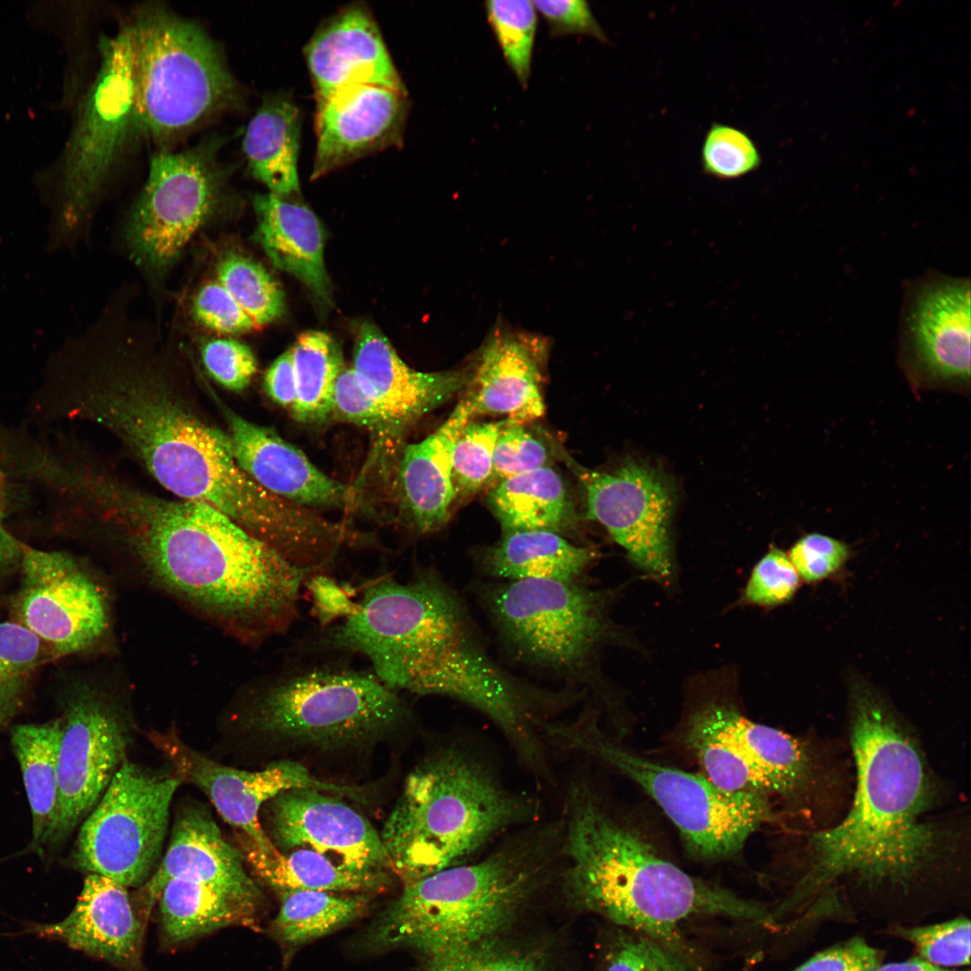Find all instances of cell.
Wrapping results in <instances>:
<instances>
[{"label": "cell", "mask_w": 971, "mask_h": 971, "mask_svg": "<svg viewBox=\"0 0 971 971\" xmlns=\"http://www.w3.org/2000/svg\"><path fill=\"white\" fill-rule=\"evenodd\" d=\"M61 354L73 374L74 414L104 428L162 487L213 506L270 546L292 534L298 507L239 468L172 345L107 309Z\"/></svg>", "instance_id": "cell-1"}, {"label": "cell", "mask_w": 971, "mask_h": 971, "mask_svg": "<svg viewBox=\"0 0 971 971\" xmlns=\"http://www.w3.org/2000/svg\"><path fill=\"white\" fill-rule=\"evenodd\" d=\"M91 510L158 583L245 641L259 645L298 619L309 575L213 506L157 495L110 468Z\"/></svg>", "instance_id": "cell-2"}, {"label": "cell", "mask_w": 971, "mask_h": 971, "mask_svg": "<svg viewBox=\"0 0 971 971\" xmlns=\"http://www.w3.org/2000/svg\"><path fill=\"white\" fill-rule=\"evenodd\" d=\"M851 744L857 781L851 806L835 826L809 839V859L792 892L777 908L797 919L821 896L835 900L851 880L899 904L926 885L944 849V835L924 818L933 783L918 742L883 700L854 691Z\"/></svg>", "instance_id": "cell-3"}, {"label": "cell", "mask_w": 971, "mask_h": 971, "mask_svg": "<svg viewBox=\"0 0 971 971\" xmlns=\"http://www.w3.org/2000/svg\"><path fill=\"white\" fill-rule=\"evenodd\" d=\"M562 853L567 891L577 904L690 963L680 932L684 921L725 917L768 925L766 906L688 874L581 787L567 801Z\"/></svg>", "instance_id": "cell-4"}, {"label": "cell", "mask_w": 971, "mask_h": 971, "mask_svg": "<svg viewBox=\"0 0 971 971\" xmlns=\"http://www.w3.org/2000/svg\"><path fill=\"white\" fill-rule=\"evenodd\" d=\"M562 825L537 828L478 861L404 884L361 943L367 949L407 948L427 957L496 939L562 855Z\"/></svg>", "instance_id": "cell-5"}, {"label": "cell", "mask_w": 971, "mask_h": 971, "mask_svg": "<svg viewBox=\"0 0 971 971\" xmlns=\"http://www.w3.org/2000/svg\"><path fill=\"white\" fill-rule=\"evenodd\" d=\"M534 810L478 758L449 748L409 773L380 837L390 869L406 884L466 863Z\"/></svg>", "instance_id": "cell-6"}, {"label": "cell", "mask_w": 971, "mask_h": 971, "mask_svg": "<svg viewBox=\"0 0 971 971\" xmlns=\"http://www.w3.org/2000/svg\"><path fill=\"white\" fill-rule=\"evenodd\" d=\"M300 655L251 689L236 718L245 733L341 747L377 741L411 719L400 691L370 668L343 655Z\"/></svg>", "instance_id": "cell-7"}, {"label": "cell", "mask_w": 971, "mask_h": 971, "mask_svg": "<svg viewBox=\"0 0 971 971\" xmlns=\"http://www.w3.org/2000/svg\"><path fill=\"white\" fill-rule=\"evenodd\" d=\"M474 620L459 592L435 568L406 582L384 575L368 583L355 611L321 629L303 653L359 655L401 691Z\"/></svg>", "instance_id": "cell-8"}, {"label": "cell", "mask_w": 971, "mask_h": 971, "mask_svg": "<svg viewBox=\"0 0 971 971\" xmlns=\"http://www.w3.org/2000/svg\"><path fill=\"white\" fill-rule=\"evenodd\" d=\"M471 591L503 652L517 664L585 694L610 636L607 596L585 583L475 581Z\"/></svg>", "instance_id": "cell-9"}, {"label": "cell", "mask_w": 971, "mask_h": 971, "mask_svg": "<svg viewBox=\"0 0 971 971\" xmlns=\"http://www.w3.org/2000/svg\"><path fill=\"white\" fill-rule=\"evenodd\" d=\"M552 741L612 766L637 784L677 828L690 853L719 860L773 818L769 797L725 790L703 774L652 762L610 741L591 710L550 728Z\"/></svg>", "instance_id": "cell-10"}, {"label": "cell", "mask_w": 971, "mask_h": 971, "mask_svg": "<svg viewBox=\"0 0 971 971\" xmlns=\"http://www.w3.org/2000/svg\"><path fill=\"white\" fill-rule=\"evenodd\" d=\"M141 134L165 141L237 102V85L212 39L159 5L129 23Z\"/></svg>", "instance_id": "cell-11"}, {"label": "cell", "mask_w": 971, "mask_h": 971, "mask_svg": "<svg viewBox=\"0 0 971 971\" xmlns=\"http://www.w3.org/2000/svg\"><path fill=\"white\" fill-rule=\"evenodd\" d=\"M96 76L79 108L61 166L49 245H72L85 232L118 162L141 133L129 24L100 41Z\"/></svg>", "instance_id": "cell-12"}, {"label": "cell", "mask_w": 971, "mask_h": 971, "mask_svg": "<svg viewBox=\"0 0 971 971\" xmlns=\"http://www.w3.org/2000/svg\"><path fill=\"white\" fill-rule=\"evenodd\" d=\"M181 784L173 772L127 760L82 822L72 863L126 887L144 884L161 857Z\"/></svg>", "instance_id": "cell-13"}, {"label": "cell", "mask_w": 971, "mask_h": 971, "mask_svg": "<svg viewBox=\"0 0 971 971\" xmlns=\"http://www.w3.org/2000/svg\"><path fill=\"white\" fill-rule=\"evenodd\" d=\"M685 741L717 787L731 792L804 801L816 784V766L805 742L753 722L733 706L710 703L690 717Z\"/></svg>", "instance_id": "cell-14"}, {"label": "cell", "mask_w": 971, "mask_h": 971, "mask_svg": "<svg viewBox=\"0 0 971 971\" xmlns=\"http://www.w3.org/2000/svg\"><path fill=\"white\" fill-rule=\"evenodd\" d=\"M215 143L159 151L129 213L126 241L132 259L164 274L225 202L227 172Z\"/></svg>", "instance_id": "cell-15"}, {"label": "cell", "mask_w": 971, "mask_h": 971, "mask_svg": "<svg viewBox=\"0 0 971 971\" xmlns=\"http://www.w3.org/2000/svg\"><path fill=\"white\" fill-rule=\"evenodd\" d=\"M563 455L583 487L587 518L601 523L641 569L655 577L669 576L675 494L663 470L629 458L613 471H599Z\"/></svg>", "instance_id": "cell-16"}, {"label": "cell", "mask_w": 971, "mask_h": 971, "mask_svg": "<svg viewBox=\"0 0 971 971\" xmlns=\"http://www.w3.org/2000/svg\"><path fill=\"white\" fill-rule=\"evenodd\" d=\"M62 718L54 845L66 840L98 803L128 760L133 739V725L127 711L94 690H82L70 699Z\"/></svg>", "instance_id": "cell-17"}, {"label": "cell", "mask_w": 971, "mask_h": 971, "mask_svg": "<svg viewBox=\"0 0 971 971\" xmlns=\"http://www.w3.org/2000/svg\"><path fill=\"white\" fill-rule=\"evenodd\" d=\"M20 561L17 622L58 655L81 652L101 639L109 623L104 595L70 556L22 545Z\"/></svg>", "instance_id": "cell-18"}, {"label": "cell", "mask_w": 971, "mask_h": 971, "mask_svg": "<svg viewBox=\"0 0 971 971\" xmlns=\"http://www.w3.org/2000/svg\"><path fill=\"white\" fill-rule=\"evenodd\" d=\"M147 737L182 783L197 787L228 824L263 850L276 847L265 833L259 813L278 795L291 789L312 788L361 798L353 788L321 781L292 761L272 762L261 771H250L212 760L188 745L174 729L152 730Z\"/></svg>", "instance_id": "cell-19"}, {"label": "cell", "mask_w": 971, "mask_h": 971, "mask_svg": "<svg viewBox=\"0 0 971 971\" xmlns=\"http://www.w3.org/2000/svg\"><path fill=\"white\" fill-rule=\"evenodd\" d=\"M900 312L901 359L929 381L970 379V281L935 271L908 281Z\"/></svg>", "instance_id": "cell-20"}, {"label": "cell", "mask_w": 971, "mask_h": 971, "mask_svg": "<svg viewBox=\"0 0 971 971\" xmlns=\"http://www.w3.org/2000/svg\"><path fill=\"white\" fill-rule=\"evenodd\" d=\"M267 836L281 852L309 849L350 869L383 871L390 860L380 835L353 808L312 788L285 791L263 807Z\"/></svg>", "instance_id": "cell-21"}, {"label": "cell", "mask_w": 971, "mask_h": 971, "mask_svg": "<svg viewBox=\"0 0 971 971\" xmlns=\"http://www.w3.org/2000/svg\"><path fill=\"white\" fill-rule=\"evenodd\" d=\"M407 92L357 85L316 103L311 179L403 143Z\"/></svg>", "instance_id": "cell-22"}, {"label": "cell", "mask_w": 971, "mask_h": 971, "mask_svg": "<svg viewBox=\"0 0 971 971\" xmlns=\"http://www.w3.org/2000/svg\"><path fill=\"white\" fill-rule=\"evenodd\" d=\"M316 103L348 87L407 92L370 10L353 3L326 19L304 49Z\"/></svg>", "instance_id": "cell-23"}, {"label": "cell", "mask_w": 971, "mask_h": 971, "mask_svg": "<svg viewBox=\"0 0 971 971\" xmlns=\"http://www.w3.org/2000/svg\"><path fill=\"white\" fill-rule=\"evenodd\" d=\"M239 468L271 494L302 507L348 508L354 494L319 470L305 453L272 428L254 423L227 406L214 392Z\"/></svg>", "instance_id": "cell-24"}, {"label": "cell", "mask_w": 971, "mask_h": 971, "mask_svg": "<svg viewBox=\"0 0 971 971\" xmlns=\"http://www.w3.org/2000/svg\"><path fill=\"white\" fill-rule=\"evenodd\" d=\"M244 861L239 849L225 840L207 806L199 803L183 806L160 864L141 887L144 913L148 914L171 879L210 885L259 906L261 892Z\"/></svg>", "instance_id": "cell-25"}, {"label": "cell", "mask_w": 971, "mask_h": 971, "mask_svg": "<svg viewBox=\"0 0 971 971\" xmlns=\"http://www.w3.org/2000/svg\"><path fill=\"white\" fill-rule=\"evenodd\" d=\"M352 369L396 435L467 388L471 378L470 368L435 372L412 369L383 333L369 323L359 329Z\"/></svg>", "instance_id": "cell-26"}, {"label": "cell", "mask_w": 971, "mask_h": 971, "mask_svg": "<svg viewBox=\"0 0 971 971\" xmlns=\"http://www.w3.org/2000/svg\"><path fill=\"white\" fill-rule=\"evenodd\" d=\"M546 340L495 328L477 353L468 385L473 416L503 415L526 423L545 412L542 395Z\"/></svg>", "instance_id": "cell-27"}, {"label": "cell", "mask_w": 971, "mask_h": 971, "mask_svg": "<svg viewBox=\"0 0 971 971\" xmlns=\"http://www.w3.org/2000/svg\"><path fill=\"white\" fill-rule=\"evenodd\" d=\"M284 308L278 282L262 264L237 252L218 259L191 305L200 325L225 337L261 328L278 319Z\"/></svg>", "instance_id": "cell-28"}, {"label": "cell", "mask_w": 971, "mask_h": 971, "mask_svg": "<svg viewBox=\"0 0 971 971\" xmlns=\"http://www.w3.org/2000/svg\"><path fill=\"white\" fill-rule=\"evenodd\" d=\"M37 931L122 968L140 964L143 928L128 887L98 874L86 875L67 917Z\"/></svg>", "instance_id": "cell-29"}, {"label": "cell", "mask_w": 971, "mask_h": 971, "mask_svg": "<svg viewBox=\"0 0 971 971\" xmlns=\"http://www.w3.org/2000/svg\"><path fill=\"white\" fill-rule=\"evenodd\" d=\"M472 418V405L466 396L433 432L403 450L396 477L398 498L406 523L417 533L434 532L450 519L455 501L452 452L462 428Z\"/></svg>", "instance_id": "cell-30"}, {"label": "cell", "mask_w": 971, "mask_h": 971, "mask_svg": "<svg viewBox=\"0 0 971 971\" xmlns=\"http://www.w3.org/2000/svg\"><path fill=\"white\" fill-rule=\"evenodd\" d=\"M256 239L271 262L304 283L321 301L329 302L325 236L316 214L295 195L257 194Z\"/></svg>", "instance_id": "cell-31"}, {"label": "cell", "mask_w": 971, "mask_h": 971, "mask_svg": "<svg viewBox=\"0 0 971 971\" xmlns=\"http://www.w3.org/2000/svg\"><path fill=\"white\" fill-rule=\"evenodd\" d=\"M596 551L548 530L505 533L474 557L477 571L492 581L551 580L584 583Z\"/></svg>", "instance_id": "cell-32"}, {"label": "cell", "mask_w": 971, "mask_h": 971, "mask_svg": "<svg viewBox=\"0 0 971 971\" xmlns=\"http://www.w3.org/2000/svg\"><path fill=\"white\" fill-rule=\"evenodd\" d=\"M236 838L244 860L278 895L297 890L366 893L380 891L388 885L384 871L352 870L309 849L290 853L277 848L263 850L240 832Z\"/></svg>", "instance_id": "cell-33"}, {"label": "cell", "mask_w": 971, "mask_h": 971, "mask_svg": "<svg viewBox=\"0 0 971 971\" xmlns=\"http://www.w3.org/2000/svg\"><path fill=\"white\" fill-rule=\"evenodd\" d=\"M301 117L285 94L268 95L249 120L242 149L252 175L280 196L299 192L298 158Z\"/></svg>", "instance_id": "cell-34"}, {"label": "cell", "mask_w": 971, "mask_h": 971, "mask_svg": "<svg viewBox=\"0 0 971 971\" xmlns=\"http://www.w3.org/2000/svg\"><path fill=\"white\" fill-rule=\"evenodd\" d=\"M489 489L488 503L503 534L548 530L565 536L575 529L577 516L565 481L549 466L503 479Z\"/></svg>", "instance_id": "cell-35"}, {"label": "cell", "mask_w": 971, "mask_h": 971, "mask_svg": "<svg viewBox=\"0 0 971 971\" xmlns=\"http://www.w3.org/2000/svg\"><path fill=\"white\" fill-rule=\"evenodd\" d=\"M63 718L15 726L11 742L32 817L31 847L51 844L58 817V753Z\"/></svg>", "instance_id": "cell-36"}, {"label": "cell", "mask_w": 971, "mask_h": 971, "mask_svg": "<svg viewBox=\"0 0 971 971\" xmlns=\"http://www.w3.org/2000/svg\"><path fill=\"white\" fill-rule=\"evenodd\" d=\"M157 901L162 931L176 944L230 925H254L258 906L218 887L183 879H171Z\"/></svg>", "instance_id": "cell-37"}, {"label": "cell", "mask_w": 971, "mask_h": 971, "mask_svg": "<svg viewBox=\"0 0 971 971\" xmlns=\"http://www.w3.org/2000/svg\"><path fill=\"white\" fill-rule=\"evenodd\" d=\"M279 896L280 908L271 932L288 952L352 923L369 907L364 895L297 890Z\"/></svg>", "instance_id": "cell-38"}, {"label": "cell", "mask_w": 971, "mask_h": 971, "mask_svg": "<svg viewBox=\"0 0 971 971\" xmlns=\"http://www.w3.org/2000/svg\"><path fill=\"white\" fill-rule=\"evenodd\" d=\"M297 385L293 417L304 423H319L332 415L337 379L343 370L336 342L326 333H302L290 349Z\"/></svg>", "instance_id": "cell-39"}, {"label": "cell", "mask_w": 971, "mask_h": 971, "mask_svg": "<svg viewBox=\"0 0 971 971\" xmlns=\"http://www.w3.org/2000/svg\"><path fill=\"white\" fill-rule=\"evenodd\" d=\"M44 647L40 638L19 622L0 623V726L9 723L19 710Z\"/></svg>", "instance_id": "cell-40"}, {"label": "cell", "mask_w": 971, "mask_h": 971, "mask_svg": "<svg viewBox=\"0 0 971 971\" xmlns=\"http://www.w3.org/2000/svg\"><path fill=\"white\" fill-rule=\"evenodd\" d=\"M485 10L507 66L525 88L530 76L537 31L538 12L533 2L486 1Z\"/></svg>", "instance_id": "cell-41"}, {"label": "cell", "mask_w": 971, "mask_h": 971, "mask_svg": "<svg viewBox=\"0 0 971 971\" xmlns=\"http://www.w3.org/2000/svg\"><path fill=\"white\" fill-rule=\"evenodd\" d=\"M507 419L494 422H473L465 424L459 434L451 459V483L456 499L474 495L492 485L494 453Z\"/></svg>", "instance_id": "cell-42"}, {"label": "cell", "mask_w": 971, "mask_h": 971, "mask_svg": "<svg viewBox=\"0 0 971 971\" xmlns=\"http://www.w3.org/2000/svg\"><path fill=\"white\" fill-rule=\"evenodd\" d=\"M762 162L760 149L746 131L722 122L710 124L700 149L705 175L720 181L736 180L758 170Z\"/></svg>", "instance_id": "cell-43"}, {"label": "cell", "mask_w": 971, "mask_h": 971, "mask_svg": "<svg viewBox=\"0 0 971 971\" xmlns=\"http://www.w3.org/2000/svg\"><path fill=\"white\" fill-rule=\"evenodd\" d=\"M891 935L910 944L917 957L931 965L949 969L970 963V920L965 916L940 923L908 926L896 924Z\"/></svg>", "instance_id": "cell-44"}, {"label": "cell", "mask_w": 971, "mask_h": 971, "mask_svg": "<svg viewBox=\"0 0 971 971\" xmlns=\"http://www.w3.org/2000/svg\"><path fill=\"white\" fill-rule=\"evenodd\" d=\"M419 971H543V965L535 954L493 939L427 956Z\"/></svg>", "instance_id": "cell-45"}, {"label": "cell", "mask_w": 971, "mask_h": 971, "mask_svg": "<svg viewBox=\"0 0 971 971\" xmlns=\"http://www.w3.org/2000/svg\"><path fill=\"white\" fill-rule=\"evenodd\" d=\"M524 424L509 422L502 429L494 453L491 486L503 479L549 466L547 445Z\"/></svg>", "instance_id": "cell-46"}, {"label": "cell", "mask_w": 971, "mask_h": 971, "mask_svg": "<svg viewBox=\"0 0 971 971\" xmlns=\"http://www.w3.org/2000/svg\"><path fill=\"white\" fill-rule=\"evenodd\" d=\"M202 364L209 377L221 387L235 392L246 388L257 370L255 356L249 346L233 337L205 341L200 348Z\"/></svg>", "instance_id": "cell-47"}, {"label": "cell", "mask_w": 971, "mask_h": 971, "mask_svg": "<svg viewBox=\"0 0 971 971\" xmlns=\"http://www.w3.org/2000/svg\"><path fill=\"white\" fill-rule=\"evenodd\" d=\"M800 583L788 555L771 548L753 568L744 597L748 602L764 607L784 604L795 595Z\"/></svg>", "instance_id": "cell-48"}, {"label": "cell", "mask_w": 971, "mask_h": 971, "mask_svg": "<svg viewBox=\"0 0 971 971\" xmlns=\"http://www.w3.org/2000/svg\"><path fill=\"white\" fill-rule=\"evenodd\" d=\"M606 971H693L692 965L655 940L634 932L613 948Z\"/></svg>", "instance_id": "cell-49"}, {"label": "cell", "mask_w": 971, "mask_h": 971, "mask_svg": "<svg viewBox=\"0 0 971 971\" xmlns=\"http://www.w3.org/2000/svg\"><path fill=\"white\" fill-rule=\"evenodd\" d=\"M331 417L376 434H394L377 402L362 388L352 368L343 369L335 384Z\"/></svg>", "instance_id": "cell-50"}, {"label": "cell", "mask_w": 971, "mask_h": 971, "mask_svg": "<svg viewBox=\"0 0 971 971\" xmlns=\"http://www.w3.org/2000/svg\"><path fill=\"white\" fill-rule=\"evenodd\" d=\"M849 556L846 544L819 533H810L798 539L788 554L800 578L807 583H817L834 575Z\"/></svg>", "instance_id": "cell-51"}, {"label": "cell", "mask_w": 971, "mask_h": 971, "mask_svg": "<svg viewBox=\"0 0 971 971\" xmlns=\"http://www.w3.org/2000/svg\"><path fill=\"white\" fill-rule=\"evenodd\" d=\"M547 22L551 37L584 35L602 43L608 42L603 28L591 6L583 0L532 1Z\"/></svg>", "instance_id": "cell-52"}, {"label": "cell", "mask_w": 971, "mask_h": 971, "mask_svg": "<svg viewBox=\"0 0 971 971\" xmlns=\"http://www.w3.org/2000/svg\"><path fill=\"white\" fill-rule=\"evenodd\" d=\"M882 959L879 949L853 937L816 953L791 971H868Z\"/></svg>", "instance_id": "cell-53"}, {"label": "cell", "mask_w": 971, "mask_h": 971, "mask_svg": "<svg viewBox=\"0 0 971 971\" xmlns=\"http://www.w3.org/2000/svg\"><path fill=\"white\" fill-rule=\"evenodd\" d=\"M312 601V610L321 629L352 615L357 607L352 590L340 584L327 573L309 575L304 583Z\"/></svg>", "instance_id": "cell-54"}, {"label": "cell", "mask_w": 971, "mask_h": 971, "mask_svg": "<svg viewBox=\"0 0 971 971\" xmlns=\"http://www.w3.org/2000/svg\"><path fill=\"white\" fill-rule=\"evenodd\" d=\"M263 385L267 396L274 403L292 409L297 398V385L290 349L270 365L264 375Z\"/></svg>", "instance_id": "cell-55"}, {"label": "cell", "mask_w": 971, "mask_h": 971, "mask_svg": "<svg viewBox=\"0 0 971 971\" xmlns=\"http://www.w3.org/2000/svg\"><path fill=\"white\" fill-rule=\"evenodd\" d=\"M5 486L4 478L0 472V574L21 557L22 547L4 525Z\"/></svg>", "instance_id": "cell-56"}, {"label": "cell", "mask_w": 971, "mask_h": 971, "mask_svg": "<svg viewBox=\"0 0 971 971\" xmlns=\"http://www.w3.org/2000/svg\"><path fill=\"white\" fill-rule=\"evenodd\" d=\"M868 971H970L943 968L931 965L921 958H912L907 960L891 963H880Z\"/></svg>", "instance_id": "cell-57"}, {"label": "cell", "mask_w": 971, "mask_h": 971, "mask_svg": "<svg viewBox=\"0 0 971 971\" xmlns=\"http://www.w3.org/2000/svg\"><path fill=\"white\" fill-rule=\"evenodd\" d=\"M819 899H820V898H819ZM819 899H818V900H819ZM821 899H826V900H827V901H829V902H830V903H831V904H832L833 905H835V904H833V903H832V902H831L830 900H828L827 898H824V897H823V898H821ZM816 901H817V900H816ZM772 914H773V917H774V918H775L776 920L779 921V919H778V918H777V917L775 916V914H774V912H772ZM799 918H800V917H799ZM780 920H781V919H780ZM796 922H794V923H792V924H795Z\"/></svg>", "instance_id": "cell-58"}]
</instances>
